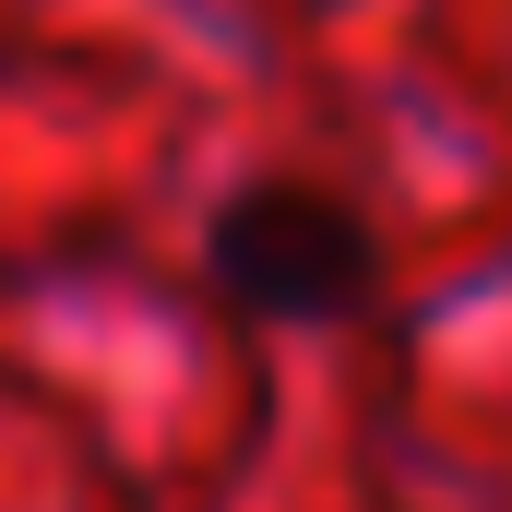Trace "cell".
Wrapping results in <instances>:
<instances>
[{
    "mask_svg": "<svg viewBox=\"0 0 512 512\" xmlns=\"http://www.w3.org/2000/svg\"><path fill=\"white\" fill-rule=\"evenodd\" d=\"M203 286L215 310H239L262 334H346L382 298V227L358 191L310 167H251L203 215Z\"/></svg>",
    "mask_w": 512,
    "mask_h": 512,
    "instance_id": "1",
    "label": "cell"
}]
</instances>
